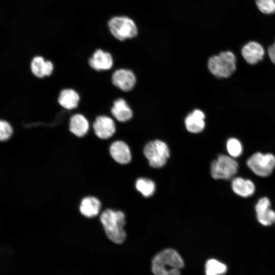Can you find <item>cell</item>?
<instances>
[{"mask_svg": "<svg viewBox=\"0 0 275 275\" xmlns=\"http://www.w3.org/2000/svg\"><path fill=\"white\" fill-rule=\"evenodd\" d=\"M113 85L123 91L132 90L136 82V77L133 72L126 69L116 70L112 75Z\"/></svg>", "mask_w": 275, "mask_h": 275, "instance_id": "obj_9", "label": "cell"}, {"mask_svg": "<svg viewBox=\"0 0 275 275\" xmlns=\"http://www.w3.org/2000/svg\"><path fill=\"white\" fill-rule=\"evenodd\" d=\"M226 148L229 154L232 157H238L240 156L243 151L241 143L238 139L232 138L228 140Z\"/></svg>", "mask_w": 275, "mask_h": 275, "instance_id": "obj_22", "label": "cell"}, {"mask_svg": "<svg viewBox=\"0 0 275 275\" xmlns=\"http://www.w3.org/2000/svg\"><path fill=\"white\" fill-rule=\"evenodd\" d=\"M227 269L225 264L214 259L208 260L205 264L206 275H223Z\"/></svg>", "mask_w": 275, "mask_h": 275, "instance_id": "obj_20", "label": "cell"}, {"mask_svg": "<svg viewBox=\"0 0 275 275\" xmlns=\"http://www.w3.org/2000/svg\"><path fill=\"white\" fill-rule=\"evenodd\" d=\"M238 164L233 157L220 155L211 164V174L216 179H229L237 172Z\"/></svg>", "mask_w": 275, "mask_h": 275, "instance_id": "obj_6", "label": "cell"}, {"mask_svg": "<svg viewBox=\"0 0 275 275\" xmlns=\"http://www.w3.org/2000/svg\"><path fill=\"white\" fill-rule=\"evenodd\" d=\"M31 71L37 77L49 76L53 70V65L50 61H46L41 56L34 57L31 64Z\"/></svg>", "mask_w": 275, "mask_h": 275, "instance_id": "obj_14", "label": "cell"}, {"mask_svg": "<svg viewBox=\"0 0 275 275\" xmlns=\"http://www.w3.org/2000/svg\"><path fill=\"white\" fill-rule=\"evenodd\" d=\"M256 217L258 221L265 226L271 225L275 223V212L270 208L256 213Z\"/></svg>", "mask_w": 275, "mask_h": 275, "instance_id": "obj_23", "label": "cell"}, {"mask_svg": "<svg viewBox=\"0 0 275 275\" xmlns=\"http://www.w3.org/2000/svg\"><path fill=\"white\" fill-rule=\"evenodd\" d=\"M113 116L119 122H124L132 117V111L126 101L123 98L116 100L111 108Z\"/></svg>", "mask_w": 275, "mask_h": 275, "instance_id": "obj_15", "label": "cell"}, {"mask_svg": "<svg viewBox=\"0 0 275 275\" xmlns=\"http://www.w3.org/2000/svg\"><path fill=\"white\" fill-rule=\"evenodd\" d=\"M265 53L263 46L255 41L248 42L242 46L241 50L243 58L250 65H255L262 61Z\"/></svg>", "mask_w": 275, "mask_h": 275, "instance_id": "obj_8", "label": "cell"}, {"mask_svg": "<svg viewBox=\"0 0 275 275\" xmlns=\"http://www.w3.org/2000/svg\"><path fill=\"white\" fill-rule=\"evenodd\" d=\"M232 188L236 194L242 197L253 195L255 190V185L251 180L241 177H236L233 180Z\"/></svg>", "mask_w": 275, "mask_h": 275, "instance_id": "obj_17", "label": "cell"}, {"mask_svg": "<svg viewBox=\"0 0 275 275\" xmlns=\"http://www.w3.org/2000/svg\"><path fill=\"white\" fill-rule=\"evenodd\" d=\"M90 66L97 71L110 69L113 65L112 56L108 52L98 49L89 60Z\"/></svg>", "mask_w": 275, "mask_h": 275, "instance_id": "obj_11", "label": "cell"}, {"mask_svg": "<svg viewBox=\"0 0 275 275\" xmlns=\"http://www.w3.org/2000/svg\"><path fill=\"white\" fill-rule=\"evenodd\" d=\"M89 129V123L82 115L76 114L72 116L69 121V130L77 137L85 135Z\"/></svg>", "mask_w": 275, "mask_h": 275, "instance_id": "obj_16", "label": "cell"}, {"mask_svg": "<svg viewBox=\"0 0 275 275\" xmlns=\"http://www.w3.org/2000/svg\"><path fill=\"white\" fill-rule=\"evenodd\" d=\"M249 168L258 176L267 177L275 167V156L271 153L256 152L248 160Z\"/></svg>", "mask_w": 275, "mask_h": 275, "instance_id": "obj_7", "label": "cell"}, {"mask_svg": "<svg viewBox=\"0 0 275 275\" xmlns=\"http://www.w3.org/2000/svg\"><path fill=\"white\" fill-rule=\"evenodd\" d=\"M184 266L183 259L174 250L168 249L158 253L152 261L154 275H180Z\"/></svg>", "mask_w": 275, "mask_h": 275, "instance_id": "obj_1", "label": "cell"}, {"mask_svg": "<svg viewBox=\"0 0 275 275\" xmlns=\"http://www.w3.org/2000/svg\"><path fill=\"white\" fill-rule=\"evenodd\" d=\"M270 207V202L266 197H263L260 199L255 206V211L256 213H260L267 210Z\"/></svg>", "mask_w": 275, "mask_h": 275, "instance_id": "obj_26", "label": "cell"}, {"mask_svg": "<svg viewBox=\"0 0 275 275\" xmlns=\"http://www.w3.org/2000/svg\"><path fill=\"white\" fill-rule=\"evenodd\" d=\"M108 26L113 36L120 41L133 38L138 33L134 21L125 16L112 17L108 21Z\"/></svg>", "mask_w": 275, "mask_h": 275, "instance_id": "obj_4", "label": "cell"}, {"mask_svg": "<svg viewBox=\"0 0 275 275\" xmlns=\"http://www.w3.org/2000/svg\"><path fill=\"white\" fill-rule=\"evenodd\" d=\"M79 100V96L75 90L65 89L60 92L58 102L63 108L71 110L78 106Z\"/></svg>", "mask_w": 275, "mask_h": 275, "instance_id": "obj_18", "label": "cell"}, {"mask_svg": "<svg viewBox=\"0 0 275 275\" xmlns=\"http://www.w3.org/2000/svg\"><path fill=\"white\" fill-rule=\"evenodd\" d=\"M255 3L259 10L264 14L275 13V0H255Z\"/></svg>", "mask_w": 275, "mask_h": 275, "instance_id": "obj_24", "label": "cell"}, {"mask_svg": "<svg viewBox=\"0 0 275 275\" xmlns=\"http://www.w3.org/2000/svg\"><path fill=\"white\" fill-rule=\"evenodd\" d=\"M267 52L270 61L275 64V42L268 47Z\"/></svg>", "mask_w": 275, "mask_h": 275, "instance_id": "obj_27", "label": "cell"}, {"mask_svg": "<svg viewBox=\"0 0 275 275\" xmlns=\"http://www.w3.org/2000/svg\"><path fill=\"white\" fill-rule=\"evenodd\" d=\"M101 203L99 200L94 197H87L84 198L80 205L81 213L87 217H93L99 212Z\"/></svg>", "mask_w": 275, "mask_h": 275, "instance_id": "obj_19", "label": "cell"}, {"mask_svg": "<svg viewBox=\"0 0 275 275\" xmlns=\"http://www.w3.org/2000/svg\"><path fill=\"white\" fill-rule=\"evenodd\" d=\"M205 116L200 109H196L185 118L184 123L186 129L191 133H199L205 128Z\"/></svg>", "mask_w": 275, "mask_h": 275, "instance_id": "obj_13", "label": "cell"}, {"mask_svg": "<svg viewBox=\"0 0 275 275\" xmlns=\"http://www.w3.org/2000/svg\"><path fill=\"white\" fill-rule=\"evenodd\" d=\"M100 221L108 238L116 243H121L125 239L124 230L125 215L120 211L106 209L100 215Z\"/></svg>", "mask_w": 275, "mask_h": 275, "instance_id": "obj_2", "label": "cell"}, {"mask_svg": "<svg viewBox=\"0 0 275 275\" xmlns=\"http://www.w3.org/2000/svg\"><path fill=\"white\" fill-rule=\"evenodd\" d=\"M12 134L13 128L11 125L6 121L0 120V141L8 140Z\"/></svg>", "mask_w": 275, "mask_h": 275, "instance_id": "obj_25", "label": "cell"}, {"mask_svg": "<svg viewBox=\"0 0 275 275\" xmlns=\"http://www.w3.org/2000/svg\"><path fill=\"white\" fill-rule=\"evenodd\" d=\"M109 152L113 159L120 164H127L131 159L130 150L123 141H116L109 147Z\"/></svg>", "mask_w": 275, "mask_h": 275, "instance_id": "obj_12", "label": "cell"}, {"mask_svg": "<svg viewBox=\"0 0 275 275\" xmlns=\"http://www.w3.org/2000/svg\"><path fill=\"white\" fill-rule=\"evenodd\" d=\"M136 189L145 197L151 196L154 193L155 185L151 180L141 178L135 183Z\"/></svg>", "mask_w": 275, "mask_h": 275, "instance_id": "obj_21", "label": "cell"}, {"mask_svg": "<svg viewBox=\"0 0 275 275\" xmlns=\"http://www.w3.org/2000/svg\"><path fill=\"white\" fill-rule=\"evenodd\" d=\"M96 136L101 139H107L112 136L116 131L114 121L106 116H98L93 125Z\"/></svg>", "mask_w": 275, "mask_h": 275, "instance_id": "obj_10", "label": "cell"}, {"mask_svg": "<svg viewBox=\"0 0 275 275\" xmlns=\"http://www.w3.org/2000/svg\"><path fill=\"white\" fill-rule=\"evenodd\" d=\"M143 151L150 165L156 168L163 166L170 156L168 145L164 142L158 140L148 142L145 145Z\"/></svg>", "mask_w": 275, "mask_h": 275, "instance_id": "obj_5", "label": "cell"}, {"mask_svg": "<svg viewBox=\"0 0 275 275\" xmlns=\"http://www.w3.org/2000/svg\"><path fill=\"white\" fill-rule=\"evenodd\" d=\"M208 68L216 77H229L236 69V57L231 51H222L209 59Z\"/></svg>", "mask_w": 275, "mask_h": 275, "instance_id": "obj_3", "label": "cell"}]
</instances>
